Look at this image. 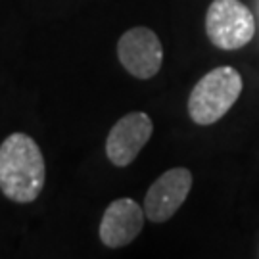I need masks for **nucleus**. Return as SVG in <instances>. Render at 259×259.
I'll return each mask as SVG.
<instances>
[{
	"label": "nucleus",
	"instance_id": "1",
	"mask_svg": "<svg viewBox=\"0 0 259 259\" xmlns=\"http://www.w3.org/2000/svg\"><path fill=\"white\" fill-rule=\"evenodd\" d=\"M47 183V163L38 144L25 133H12L0 144V190L16 204H31Z\"/></svg>",
	"mask_w": 259,
	"mask_h": 259
},
{
	"label": "nucleus",
	"instance_id": "2",
	"mask_svg": "<svg viewBox=\"0 0 259 259\" xmlns=\"http://www.w3.org/2000/svg\"><path fill=\"white\" fill-rule=\"evenodd\" d=\"M242 89V75L234 67L221 65L211 69L194 84L188 96L190 119L198 125L217 123L240 98Z\"/></svg>",
	"mask_w": 259,
	"mask_h": 259
},
{
	"label": "nucleus",
	"instance_id": "3",
	"mask_svg": "<svg viewBox=\"0 0 259 259\" xmlns=\"http://www.w3.org/2000/svg\"><path fill=\"white\" fill-rule=\"evenodd\" d=\"M205 33L213 47L238 50L255 35V19L240 0H213L205 14Z\"/></svg>",
	"mask_w": 259,
	"mask_h": 259
},
{
	"label": "nucleus",
	"instance_id": "4",
	"mask_svg": "<svg viewBox=\"0 0 259 259\" xmlns=\"http://www.w3.org/2000/svg\"><path fill=\"white\" fill-rule=\"evenodd\" d=\"M117 58L133 77L152 79L163 62V47L152 29L133 27L121 35L117 42Z\"/></svg>",
	"mask_w": 259,
	"mask_h": 259
},
{
	"label": "nucleus",
	"instance_id": "5",
	"mask_svg": "<svg viewBox=\"0 0 259 259\" xmlns=\"http://www.w3.org/2000/svg\"><path fill=\"white\" fill-rule=\"evenodd\" d=\"M154 133V123L144 111H131L123 115L106 139V156L115 167L131 165L140 150L148 144Z\"/></svg>",
	"mask_w": 259,
	"mask_h": 259
},
{
	"label": "nucleus",
	"instance_id": "6",
	"mask_svg": "<svg viewBox=\"0 0 259 259\" xmlns=\"http://www.w3.org/2000/svg\"><path fill=\"white\" fill-rule=\"evenodd\" d=\"M192 188V173L185 167L169 169L156 179V183L146 192L144 198V213L152 223L169 221L179 207L185 204L186 196Z\"/></svg>",
	"mask_w": 259,
	"mask_h": 259
},
{
	"label": "nucleus",
	"instance_id": "7",
	"mask_svg": "<svg viewBox=\"0 0 259 259\" xmlns=\"http://www.w3.org/2000/svg\"><path fill=\"white\" fill-rule=\"evenodd\" d=\"M144 207L131 198L113 200L100 221V240L108 248L129 246L144 227Z\"/></svg>",
	"mask_w": 259,
	"mask_h": 259
}]
</instances>
